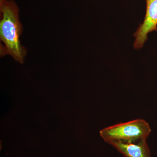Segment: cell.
<instances>
[{"label": "cell", "mask_w": 157, "mask_h": 157, "mask_svg": "<svg viewBox=\"0 0 157 157\" xmlns=\"http://www.w3.org/2000/svg\"><path fill=\"white\" fill-rule=\"evenodd\" d=\"M1 55H9L23 63L27 51L20 40L22 26L19 19V9L13 0H0Z\"/></svg>", "instance_id": "6da1fadb"}, {"label": "cell", "mask_w": 157, "mask_h": 157, "mask_svg": "<svg viewBox=\"0 0 157 157\" xmlns=\"http://www.w3.org/2000/svg\"><path fill=\"white\" fill-rule=\"evenodd\" d=\"M150 132L148 123L138 119L104 128L100 131V135L105 142L111 144L134 143L146 140Z\"/></svg>", "instance_id": "7a4b0ae2"}, {"label": "cell", "mask_w": 157, "mask_h": 157, "mask_svg": "<svg viewBox=\"0 0 157 157\" xmlns=\"http://www.w3.org/2000/svg\"><path fill=\"white\" fill-rule=\"evenodd\" d=\"M146 10L143 23L135 33L134 48L140 49L147 39V35L157 30V0H146Z\"/></svg>", "instance_id": "3957f363"}, {"label": "cell", "mask_w": 157, "mask_h": 157, "mask_svg": "<svg viewBox=\"0 0 157 157\" xmlns=\"http://www.w3.org/2000/svg\"><path fill=\"white\" fill-rule=\"evenodd\" d=\"M111 145L125 157H151L146 140L134 143H114Z\"/></svg>", "instance_id": "277c9868"}]
</instances>
